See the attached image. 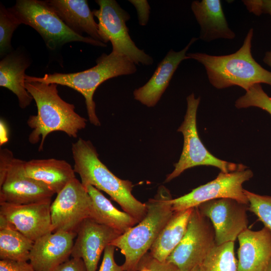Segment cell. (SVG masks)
Here are the masks:
<instances>
[{
	"label": "cell",
	"mask_w": 271,
	"mask_h": 271,
	"mask_svg": "<svg viewBox=\"0 0 271 271\" xmlns=\"http://www.w3.org/2000/svg\"><path fill=\"white\" fill-rule=\"evenodd\" d=\"M96 65L82 71L73 73L46 74L42 77L26 75L25 81L56 84L71 88L84 97L89 120L96 126L100 125L96 115L93 95L96 88L106 80L121 75L133 74L136 64L127 57L111 52L103 53L96 60Z\"/></svg>",
	"instance_id": "obj_5"
},
{
	"label": "cell",
	"mask_w": 271,
	"mask_h": 271,
	"mask_svg": "<svg viewBox=\"0 0 271 271\" xmlns=\"http://www.w3.org/2000/svg\"><path fill=\"white\" fill-rule=\"evenodd\" d=\"M91 198L76 178L58 194L51 203L52 231L76 232L81 223L89 217Z\"/></svg>",
	"instance_id": "obj_12"
},
{
	"label": "cell",
	"mask_w": 271,
	"mask_h": 271,
	"mask_svg": "<svg viewBox=\"0 0 271 271\" xmlns=\"http://www.w3.org/2000/svg\"><path fill=\"white\" fill-rule=\"evenodd\" d=\"M76 236V232L58 231L35 241L29 255L34 271H55L69 259Z\"/></svg>",
	"instance_id": "obj_16"
},
{
	"label": "cell",
	"mask_w": 271,
	"mask_h": 271,
	"mask_svg": "<svg viewBox=\"0 0 271 271\" xmlns=\"http://www.w3.org/2000/svg\"><path fill=\"white\" fill-rule=\"evenodd\" d=\"M263 271H271V258L269 260Z\"/></svg>",
	"instance_id": "obj_38"
},
{
	"label": "cell",
	"mask_w": 271,
	"mask_h": 271,
	"mask_svg": "<svg viewBox=\"0 0 271 271\" xmlns=\"http://www.w3.org/2000/svg\"><path fill=\"white\" fill-rule=\"evenodd\" d=\"M21 24L11 11L1 4L0 54L3 57L11 53V39L14 32Z\"/></svg>",
	"instance_id": "obj_27"
},
{
	"label": "cell",
	"mask_w": 271,
	"mask_h": 271,
	"mask_svg": "<svg viewBox=\"0 0 271 271\" xmlns=\"http://www.w3.org/2000/svg\"><path fill=\"white\" fill-rule=\"evenodd\" d=\"M0 271H34L30 263L25 261L1 260Z\"/></svg>",
	"instance_id": "obj_33"
},
{
	"label": "cell",
	"mask_w": 271,
	"mask_h": 271,
	"mask_svg": "<svg viewBox=\"0 0 271 271\" xmlns=\"http://www.w3.org/2000/svg\"><path fill=\"white\" fill-rule=\"evenodd\" d=\"M26 175L41 182L58 194L76 178L73 168L67 161L54 158L24 162Z\"/></svg>",
	"instance_id": "obj_21"
},
{
	"label": "cell",
	"mask_w": 271,
	"mask_h": 271,
	"mask_svg": "<svg viewBox=\"0 0 271 271\" xmlns=\"http://www.w3.org/2000/svg\"><path fill=\"white\" fill-rule=\"evenodd\" d=\"M197 207L213 227L216 245L234 242L248 228L247 204L233 199L220 198L203 202Z\"/></svg>",
	"instance_id": "obj_13"
},
{
	"label": "cell",
	"mask_w": 271,
	"mask_h": 271,
	"mask_svg": "<svg viewBox=\"0 0 271 271\" xmlns=\"http://www.w3.org/2000/svg\"><path fill=\"white\" fill-rule=\"evenodd\" d=\"M235 106L237 108L255 107L271 115V97L263 90L260 84H256L236 100Z\"/></svg>",
	"instance_id": "obj_28"
},
{
	"label": "cell",
	"mask_w": 271,
	"mask_h": 271,
	"mask_svg": "<svg viewBox=\"0 0 271 271\" xmlns=\"http://www.w3.org/2000/svg\"><path fill=\"white\" fill-rule=\"evenodd\" d=\"M253 177L252 171L243 165L232 172H220L211 181L200 186L190 193L171 200L174 212L197 207L200 204L214 199L230 198L248 205L242 184Z\"/></svg>",
	"instance_id": "obj_11"
},
{
	"label": "cell",
	"mask_w": 271,
	"mask_h": 271,
	"mask_svg": "<svg viewBox=\"0 0 271 271\" xmlns=\"http://www.w3.org/2000/svg\"><path fill=\"white\" fill-rule=\"evenodd\" d=\"M137 11L139 23L141 26H146L149 21L150 6L146 0H130Z\"/></svg>",
	"instance_id": "obj_34"
},
{
	"label": "cell",
	"mask_w": 271,
	"mask_h": 271,
	"mask_svg": "<svg viewBox=\"0 0 271 271\" xmlns=\"http://www.w3.org/2000/svg\"><path fill=\"white\" fill-rule=\"evenodd\" d=\"M198 39L192 38L187 45L180 51L171 49L158 66L149 80L133 91L134 98L148 107H154L168 87L179 64L189 59L187 52Z\"/></svg>",
	"instance_id": "obj_17"
},
{
	"label": "cell",
	"mask_w": 271,
	"mask_h": 271,
	"mask_svg": "<svg viewBox=\"0 0 271 271\" xmlns=\"http://www.w3.org/2000/svg\"><path fill=\"white\" fill-rule=\"evenodd\" d=\"M0 144L2 146L8 140L7 127L2 119H1L0 122Z\"/></svg>",
	"instance_id": "obj_36"
},
{
	"label": "cell",
	"mask_w": 271,
	"mask_h": 271,
	"mask_svg": "<svg viewBox=\"0 0 271 271\" xmlns=\"http://www.w3.org/2000/svg\"><path fill=\"white\" fill-rule=\"evenodd\" d=\"M215 245L214 230L210 221L195 207L184 235L166 261L181 271H191L200 265Z\"/></svg>",
	"instance_id": "obj_10"
},
{
	"label": "cell",
	"mask_w": 271,
	"mask_h": 271,
	"mask_svg": "<svg viewBox=\"0 0 271 271\" xmlns=\"http://www.w3.org/2000/svg\"><path fill=\"white\" fill-rule=\"evenodd\" d=\"M91 198L89 218L120 233L139 222L130 214L116 208L102 193L91 185L85 187Z\"/></svg>",
	"instance_id": "obj_22"
},
{
	"label": "cell",
	"mask_w": 271,
	"mask_h": 271,
	"mask_svg": "<svg viewBox=\"0 0 271 271\" xmlns=\"http://www.w3.org/2000/svg\"><path fill=\"white\" fill-rule=\"evenodd\" d=\"M253 36V29L251 28L241 47L230 54L215 56L196 52L187 55L204 66L209 82L217 89L237 86L246 91L256 84L271 86V72L263 68L252 55Z\"/></svg>",
	"instance_id": "obj_3"
},
{
	"label": "cell",
	"mask_w": 271,
	"mask_h": 271,
	"mask_svg": "<svg viewBox=\"0 0 271 271\" xmlns=\"http://www.w3.org/2000/svg\"><path fill=\"white\" fill-rule=\"evenodd\" d=\"M139 271H152L150 268L147 266L142 265L140 267Z\"/></svg>",
	"instance_id": "obj_39"
},
{
	"label": "cell",
	"mask_w": 271,
	"mask_h": 271,
	"mask_svg": "<svg viewBox=\"0 0 271 271\" xmlns=\"http://www.w3.org/2000/svg\"><path fill=\"white\" fill-rule=\"evenodd\" d=\"M263 61L264 63L271 67V49L265 52L263 58Z\"/></svg>",
	"instance_id": "obj_37"
},
{
	"label": "cell",
	"mask_w": 271,
	"mask_h": 271,
	"mask_svg": "<svg viewBox=\"0 0 271 271\" xmlns=\"http://www.w3.org/2000/svg\"><path fill=\"white\" fill-rule=\"evenodd\" d=\"M9 9L21 24L34 29L51 50L72 42H81L98 47L107 46L103 42L73 32L46 1L18 0L14 6Z\"/></svg>",
	"instance_id": "obj_6"
},
{
	"label": "cell",
	"mask_w": 271,
	"mask_h": 271,
	"mask_svg": "<svg viewBox=\"0 0 271 271\" xmlns=\"http://www.w3.org/2000/svg\"><path fill=\"white\" fill-rule=\"evenodd\" d=\"M24 161L8 149L0 152V203L24 205L51 200L54 193L45 184L27 176Z\"/></svg>",
	"instance_id": "obj_8"
},
{
	"label": "cell",
	"mask_w": 271,
	"mask_h": 271,
	"mask_svg": "<svg viewBox=\"0 0 271 271\" xmlns=\"http://www.w3.org/2000/svg\"><path fill=\"white\" fill-rule=\"evenodd\" d=\"M30 62L22 54L10 53L0 62V86L17 97L21 108L28 107L33 99L25 86V70Z\"/></svg>",
	"instance_id": "obj_23"
},
{
	"label": "cell",
	"mask_w": 271,
	"mask_h": 271,
	"mask_svg": "<svg viewBox=\"0 0 271 271\" xmlns=\"http://www.w3.org/2000/svg\"><path fill=\"white\" fill-rule=\"evenodd\" d=\"M248 11L256 16L262 14L271 16V0L242 1Z\"/></svg>",
	"instance_id": "obj_32"
},
{
	"label": "cell",
	"mask_w": 271,
	"mask_h": 271,
	"mask_svg": "<svg viewBox=\"0 0 271 271\" xmlns=\"http://www.w3.org/2000/svg\"><path fill=\"white\" fill-rule=\"evenodd\" d=\"M172 199L169 190L164 186H160L154 197L146 203L145 217L110 243L120 249L124 256L121 265L124 271H139L141 261L174 212Z\"/></svg>",
	"instance_id": "obj_4"
},
{
	"label": "cell",
	"mask_w": 271,
	"mask_h": 271,
	"mask_svg": "<svg viewBox=\"0 0 271 271\" xmlns=\"http://www.w3.org/2000/svg\"><path fill=\"white\" fill-rule=\"evenodd\" d=\"M114 250L115 246L111 244L108 245L105 248L99 271H124L121 265H118L114 260Z\"/></svg>",
	"instance_id": "obj_31"
},
{
	"label": "cell",
	"mask_w": 271,
	"mask_h": 271,
	"mask_svg": "<svg viewBox=\"0 0 271 271\" xmlns=\"http://www.w3.org/2000/svg\"><path fill=\"white\" fill-rule=\"evenodd\" d=\"M191 8L200 26V39L210 42L218 39L235 38V34L228 26L221 1H193Z\"/></svg>",
	"instance_id": "obj_19"
},
{
	"label": "cell",
	"mask_w": 271,
	"mask_h": 271,
	"mask_svg": "<svg viewBox=\"0 0 271 271\" xmlns=\"http://www.w3.org/2000/svg\"><path fill=\"white\" fill-rule=\"evenodd\" d=\"M34 242L0 215L1 260H29Z\"/></svg>",
	"instance_id": "obj_25"
},
{
	"label": "cell",
	"mask_w": 271,
	"mask_h": 271,
	"mask_svg": "<svg viewBox=\"0 0 271 271\" xmlns=\"http://www.w3.org/2000/svg\"><path fill=\"white\" fill-rule=\"evenodd\" d=\"M25 86L37 107V114L30 115L27 121L32 129L28 140L30 144H36L41 139L39 151H43L50 133L63 131L70 137L76 138L78 132L86 127L87 120L75 111L73 104L60 96L57 84L26 81Z\"/></svg>",
	"instance_id": "obj_1"
},
{
	"label": "cell",
	"mask_w": 271,
	"mask_h": 271,
	"mask_svg": "<svg viewBox=\"0 0 271 271\" xmlns=\"http://www.w3.org/2000/svg\"><path fill=\"white\" fill-rule=\"evenodd\" d=\"M121 234L110 227L86 218L77 229L71 256L81 258L87 271H96L102 251Z\"/></svg>",
	"instance_id": "obj_15"
},
{
	"label": "cell",
	"mask_w": 271,
	"mask_h": 271,
	"mask_svg": "<svg viewBox=\"0 0 271 271\" xmlns=\"http://www.w3.org/2000/svg\"><path fill=\"white\" fill-rule=\"evenodd\" d=\"M55 271H87L81 258L71 257L59 266Z\"/></svg>",
	"instance_id": "obj_35"
},
{
	"label": "cell",
	"mask_w": 271,
	"mask_h": 271,
	"mask_svg": "<svg viewBox=\"0 0 271 271\" xmlns=\"http://www.w3.org/2000/svg\"><path fill=\"white\" fill-rule=\"evenodd\" d=\"M98 9L92 11L98 23V31L102 42L111 43L112 51L127 57L135 64L150 65L153 59L140 49L131 39L126 22L129 14L122 9L115 0H96Z\"/></svg>",
	"instance_id": "obj_9"
},
{
	"label": "cell",
	"mask_w": 271,
	"mask_h": 271,
	"mask_svg": "<svg viewBox=\"0 0 271 271\" xmlns=\"http://www.w3.org/2000/svg\"><path fill=\"white\" fill-rule=\"evenodd\" d=\"M48 5L71 30L82 35L86 33L97 41L102 42L98 23L86 0H49Z\"/></svg>",
	"instance_id": "obj_20"
},
{
	"label": "cell",
	"mask_w": 271,
	"mask_h": 271,
	"mask_svg": "<svg viewBox=\"0 0 271 271\" xmlns=\"http://www.w3.org/2000/svg\"><path fill=\"white\" fill-rule=\"evenodd\" d=\"M244 192L248 200V210L271 231V196L260 195L245 189Z\"/></svg>",
	"instance_id": "obj_29"
},
{
	"label": "cell",
	"mask_w": 271,
	"mask_h": 271,
	"mask_svg": "<svg viewBox=\"0 0 271 271\" xmlns=\"http://www.w3.org/2000/svg\"><path fill=\"white\" fill-rule=\"evenodd\" d=\"M238 271H263L271 258V231L247 228L238 235Z\"/></svg>",
	"instance_id": "obj_18"
},
{
	"label": "cell",
	"mask_w": 271,
	"mask_h": 271,
	"mask_svg": "<svg viewBox=\"0 0 271 271\" xmlns=\"http://www.w3.org/2000/svg\"><path fill=\"white\" fill-rule=\"evenodd\" d=\"M142 265L147 266L152 271H181L172 264L166 261L160 262L155 259L148 253L141 261L140 267ZM191 271H200L199 266L195 267Z\"/></svg>",
	"instance_id": "obj_30"
},
{
	"label": "cell",
	"mask_w": 271,
	"mask_h": 271,
	"mask_svg": "<svg viewBox=\"0 0 271 271\" xmlns=\"http://www.w3.org/2000/svg\"><path fill=\"white\" fill-rule=\"evenodd\" d=\"M193 209L174 212L150 249L148 254L152 258L166 261L184 235Z\"/></svg>",
	"instance_id": "obj_24"
},
{
	"label": "cell",
	"mask_w": 271,
	"mask_h": 271,
	"mask_svg": "<svg viewBox=\"0 0 271 271\" xmlns=\"http://www.w3.org/2000/svg\"><path fill=\"white\" fill-rule=\"evenodd\" d=\"M51 200L24 205L0 203V215L17 230L35 242L52 232Z\"/></svg>",
	"instance_id": "obj_14"
},
{
	"label": "cell",
	"mask_w": 271,
	"mask_h": 271,
	"mask_svg": "<svg viewBox=\"0 0 271 271\" xmlns=\"http://www.w3.org/2000/svg\"><path fill=\"white\" fill-rule=\"evenodd\" d=\"M72 153L74 172L79 175L84 187L89 185L104 191L138 222L145 217L146 203L133 196L132 183L114 175L101 162L91 142L79 138L72 144Z\"/></svg>",
	"instance_id": "obj_2"
},
{
	"label": "cell",
	"mask_w": 271,
	"mask_h": 271,
	"mask_svg": "<svg viewBox=\"0 0 271 271\" xmlns=\"http://www.w3.org/2000/svg\"><path fill=\"white\" fill-rule=\"evenodd\" d=\"M199 267L200 271H238L234 242L215 245Z\"/></svg>",
	"instance_id": "obj_26"
},
{
	"label": "cell",
	"mask_w": 271,
	"mask_h": 271,
	"mask_svg": "<svg viewBox=\"0 0 271 271\" xmlns=\"http://www.w3.org/2000/svg\"><path fill=\"white\" fill-rule=\"evenodd\" d=\"M187 110L184 121L178 129L184 137L183 148L180 158L174 164V169L168 174L165 182H169L180 176L186 170L198 166H211L221 172L235 171L243 165L227 162L211 154L201 142L197 131L196 116L200 97L196 98L194 93L187 97Z\"/></svg>",
	"instance_id": "obj_7"
}]
</instances>
